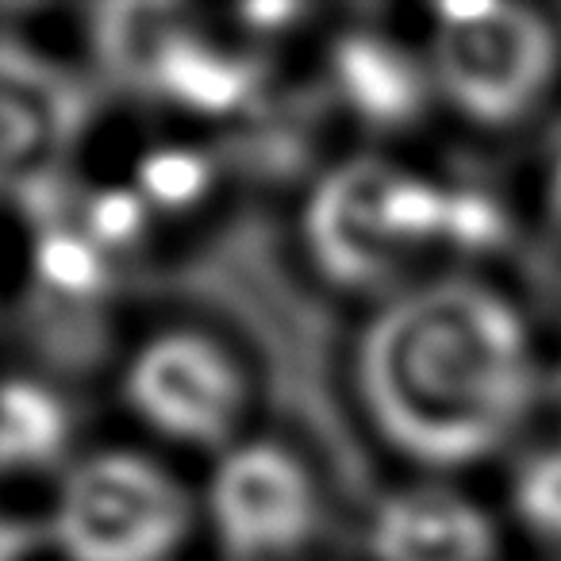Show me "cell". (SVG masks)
<instances>
[{
	"instance_id": "6da1fadb",
	"label": "cell",
	"mask_w": 561,
	"mask_h": 561,
	"mask_svg": "<svg viewBox=\"0 0 561 561\" xmlns=\"http://www.w3.org/2000/svg\"><path fill=\"white\" fill-rule=\"evenodd\" d=\"M535 328L477 273H427L377 300L351 346V392L374 438L420 477L500 458L542 412Z\"/></svg>"
},
{
	"instance_id": "7a4b0ae2",
	"label": "cell",
	"mask_w": 561,
	"mask_h": 561,
	"mask_svg": "<svg viewBox=\"0 0 561 561\" xmlns=\"http://www.w3.org/2000/svg\"><path fill=\"white\" fill-rule=\"evenodd\" d=\"M450 227L446 188L389 154L335 162L300 208V242L316 277L374 305L427 277Z\"/></svg>"
},
{
	"instance_id": "3957f363",
	"label": "cell",
	"mask_w": 561,
	"mask_h": 561,
	"mask_svg": "<svg viewBox=\"0 0 561 561\" xmlns=\"http://www.w3.org/2000/svg\"><path fill=\"white\" fill-rule=\"evenodd\" d=\"M420 50L435 104L477 131L530 124L561 81L558 27L515 0L438 4Z\"/></svg>"
},
{
	"instance_id": "277c9868",
	"label": "cell",
	"mask_w": 561,
	"mask_h": 561,
	"mask_svg": "<svg viewBox=\"0 0 561 561\" xmlns=\"http://www.w3.org/2000/svg\"><path fill=\"white\" fill-rule=\"evenodd\" d=\"M196 527V492L139 446L70 458L47 504V538L62 561H178Z\"/></svg>"
},
{
	"instance_id": "5b68a950",
	"label": "cell",
	"mask_w": 561,
	"mask_h": 561,
	"mask_svg": "<svg viewBox=\"0 0 561 561\" xmlns=\"http://www.w3.org/2000/svg\"><path fill=\"white\" fill-rule=\"evenodd\" d=\"M119 400L147 435L178 450L219 454L247 435L254 377L224 335L170 323L131 346L119 369Z\"/></svg>"
},
{
	"instance_id": "8992f818",
	"label": "cell",
	"mask_w": 561,
	"mask_h": 561,
	"mask_svg": "<svg viewBox=\"0 0 561 561\" xmlns=\"http://www.w3.org/2000/svg\"><path fill=\"white\" fill-rule=\"evenodd\" d=\"M196 500L224 561H300L323 530L320 473L273 435H242L211 454Z\"/></svg>"
},
{
	"instance_id": "52a82bcc",
	"label": "cell",
	"mask_w": 561,
	"mask_h": 561,
	"mask_svg": "<svg viewBox=\"0 0 561 561\" xmlns=\"http://www.w3.org/2000/svg\"><path fill=\"white\" fill-rule=\"evenodd\" d=\"M89 127V89L70 66L0 35V204L66 170Z\"/></svg>"
},
{
	"instance_id": "ba28073f",
	"label": "cell",
	"mask_w": 561,
	"mask_h": 561,
	"mask_svg": "<svg viewBox=\"0 0 561 561\" xmlns=\"http://www.w3.org/2000/svg\"><path fill=\"white\" fill-rule=\"evenodd\" d=\"M366 550L369 561H500V527L450 477H415L377 500Z\"/></svg>"
},
{
	"instance_id": "9c48e42d",
	"label": "cell",
	"mask_w": 561,
	"mask_h": 561,
	"mask_svg": "<svg viewBox=\"0 0 561 561\" xmlns=\"http://www.w3.org/2000/svg\"><path fill=\"white\" fill-rule=\"evenodd\" d=\"M331 70L343 101L377 127L408 124L435 101L423 50L381 32L346 35L335 47Z\"/></svg>"
},
{
	"instance_id": "30bf717a",
	"label": "cell",
	"mask_w": 561,
	"mask_h": 561,
	"mask_svg": "<svg viewBox=\"0 0 561 561\" xmlns=\"http://www.w3.org/2000/svg\"><path fill=\"white\" fill-rule=\"evenodd\" d=\"M66 408L39 385H0V473H32L62 454Z\"/></svg>"
},
{
	"instance_id": "8fae6325",
	"label": "cell",
	"mask_w": 561,
	"mask_h": 561,
	"mask_svg": "<svg viewBox=\"0 0 561 561\" xmlns=\"http://www.w3.org/2000/svg\"><path fill=\"white\" fill-rule=\"evenodd\" d=\"M507 507L546 561H561V438L523 454L512 469Z\"/></svg>"
},
{
	"instance_id": "7c38bea8",
	"label": "cell",
	"mask_w": 561,
	"mask_h": 561,
	"mask_svg": "<svg viewBox=\"0 0 561 561\" xmlns=\"http://www.w3.org/2000/svg\"><path fill=\"white\" fill-rule=\"evenodd\" d=\"M542 408L558 420L561 427V358L546 362V377H542ZM561 438V435H558Z\"/></svg>"
}]
</instances>
